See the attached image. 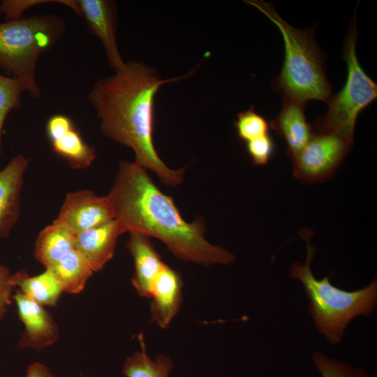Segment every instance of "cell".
<instances>
[{
	"label": "cell",
	"mask_w": 377,
	"mask_h": 377,
	"mask_svg": "<svg viewBox=\"0 0 377 377\" xmlns=\"http://www.w3.org/2000/svg\"><path fill=\"white\" fill-rule=\"evenodd\" d=\"M124 232H138L163 242L179 259L202 265H228L235 256L209 242L201 218L186 221L170 196L135 162L121 161L106 195Z\"/></svg>",
	"instance_id": "1"
},
{
	"label": "cell",
	"mask_w": 377,
	"mask_h": 377,
	"mask_svg": "<svg viewBox=\"0 0 377 377\" xmlns=\"http://www.w3.org/2000/svg\"><path fill=\"white\" fill-rule=\"evenodd\" d=\"M57 3L71 8L79 15V10L75 0H3L0 2V14L3 15L6 21L17 20L29 8L42 3Z\"/></svg>",
	"instance_id": "24"
},
{
	"label": "cell",
	"mask_w": 377,
	"mask_h": 377,
	"mask_svg": "<svg viewBox=\"0 0 377 377\" xmlns=\"http://www.w3.org/2000/svg\"><path fill=\"white\" fill-rule=\"evenodd\" d=\"M306 234V256L304 264L290 267V276L301 281L310 300V313L317 330L332 344L339 343L349 323L359 316H369L377 304V283L355 291L333 286L328 277L316 278L311 269L314 248Z\"/></svg>",
	"instance_id": "4"
},
{
	"label": "cell",
	"mask_w": 377,
	"mask_h": 377,
	"mask_svg": "<svg viewBox=\"0 0 377 377\" xmlns=\"http://www.w3.org/2000/svg\"><path fill=\"white\" fill-rule=\"evenodd\" d=\"M182 287L179 274L166 264L151 286L148 298L152 320L163 329L168 328L179 310Z\"/></svg>",
	"instance_id": "12"
},
{
	"label": "cell",
	"mask_w": 377,
	"mask_h": 377,
	"mask_svg": "<svg viewBox=\"0 0 377 377\" xmlns=\"http://www.w3.org/2000/svg\"><path fill=\"white\" fill-rule=\"evenodd\" d=\"M356 15L343 44L347 79L341 90L327 102L328 110L314 122L316 133L337 135L353 145L355 123L360 112L377 98V84L362 68L357 54Z\"/></svg>",
	"instance_id": "6"
},
{
	"label": "cell",
	"mask_w": 377,
	"mask_h": 377,
	"mask_svg": "<svg viewBox=\"0 0 377 377\" xmlns=\"http://www.w3.org/2000/svg\"><path fill=\"white\" fill-rule=\"evenodd\" d=\"M50 143L54 152L73 169L87 168L96 158L94 147L84 140L75 126Z\"/></svg>",
	"instance_id": "19"
},
{
	"label": "cell",
	"mask_w": 377,
	"mask_h": 377,
	"mask_svg": "<svg viewBox=\"0 0 377 377\" xmlns=\"http://www.w3.org/2000/svg\"><path fill=\"white\" fill-rule=\"evenodd\" d=\"M45 269L51 272L63 291L71 294L80 293L94 272L86 260L75 249Z\"/></svg>",
	"instance_id": "18"
},
{
	"label": "cell",
	"mask_w": 377,
	"mask_h": 377,
	"mask_svg": "<svg viewBox=\"0 0 377 377\" xmlns=\"http://www.w3.org/2000/svg\"><path fill=\"white\" fill-rule=\"evenodd\" d=\"M79 15L84 18L89 31L98 38L111 68L117 71L126 63L117 43V8L112 1L75 0Z\"/></svg>",
	"instance_id": "9"
},
{
	"label": "cell",
	"mask_w": 377,
	"mask_h": 377,
	"mask_svg": "<svg viewBox=\"0 0 377 377\" xmlns=\"http://www.w3.org/2000/svg\"><path fill=\"white\" fill-rule=\"evenodd\" d=\"M124 233L114 219L103 225L75 235V249L86 260L92 271H100L110 260L118 237Z\"/></svg>",
	"instance_id": "13"
},
{
	"label": "cell",
	"mask_w": 377,
	"mask_h": 377,
	"mask_svg": "<svg viewBox=\"0 0 377 377\" xmlns=\"http://www.w3.org/2000/svg\"><path fill=\"white\" fill-rule=\"evenodd\" d=\"M188 73L162 79L156 71L138 61L96 82L88 95L100 120L103 135L131 148L135 163L156 173L162 183L176 186L182 183L185 168H170L159 157L153 142L154 101L161 87L177 82Z\"/></svg>",
	"instance_id": "2"
},
{
	"label": "cell",
	"mask_w": 377,
	"mask_h": 377,
	"mask_svg": "<svg viewBox=\"0 0 377 377\" xmlns=\"http://www.w3.org/2000/svg\"><path fill=\"white\" fill-rule=\"evenodd\" d=\"M238 137L246 142L269 134V123L253 107L237 114L234 122Z\"/></svg>",
	"instance_id": "22"
},
{
	"label": "cell",
	"mask_w": 377,
	"mask_h": 377,
	"mask_svg": "<svg viewBox=\"0 0 377 377\" xmlns=\"http://www.w3.org/2000/svg\"><path fill=\"white\" fill-rule=\"evenodd\" d=\"M306 104L283 98L281 111L269 123V126L283 140L290 158L307 144L315 133L306 118Z\"/></svg>",
	"instance_id": "14"
},
{
	"label": "cell",
	"mask_w": 377,
	"mask_h": 377,
	"mask_svg": "<svg viewBox=\"0 0 377 377\" xmlns=\"http://www.w3.org/2000/svg\"><path fill=\"white\" fill-rule=\"evenodd\" d=\"M10 276L8 268L0 262V319L3 318L11 304L12 290L14 287L10 281Z\"/></svg>",
	"instance_id": "26"
},
{
	"label": "cell",
	"mask_w": 377,
	"mask_h": 377,
	"mask_svg": "<svg viewBox=\"0 0 377 377\" xmlns=\"http://www.w3.org/2000/svg\"><path fill=\"white\" fill-rule=\"evenodd\" d=\"M126 247L134 262L132 284L138 295L149 297L151 286L165 263L155 249L150 237L145 235L130 232Z\"/></svg>",
	"instance_id": "15"
},
{
	"label": "cell",
	"mask_w": 377,
	"mask_h": 377,
	"mask_svg": "<svg viewBox=\"0 0 377 377\" xmlns=\"http://www.w3.org/2000/svg\"><path fill=\"white\" fill-rule=\"evenodd\" d=\"M26 377H54L45 364L40 362L31 364L26 372Z\"/></svg>",
	"instance_id": "28"
},
{
	"label": "cell",
	"mask_w": 377,
	"mask_h": 377,
	"mask_svg": "<svg viewBox=\"0 0 377 377\" xmlns=\"http://www.w3.org/2000/svg\"><path fill=\"white\" fill-rule=\"evenodd\" d=\"M114 219L106 196L89 190L67 194L56 220L65 224L75 235Z\"/></svg>",
	"instance_id": "8"
},
{
	"label": "cell",
	"mask_w": 377,
	"mask_h": 377,
	"mask_svg": "<svg viewBox=\"0 0 377 377\" xmlns=\"http://www.w3.org/2000/svg\"><path fill=\"white\" fill-rule=\"evenodd\" d=\"M140 350L126 357L122 373L126 377H169L172 370V360L159 355L153 360L147 353L143 336L140 335Z\"/></svg>",
	"instance_id": "20"
},
{
	"label": "cell",
	"mask_w": 377,
	"mask_h": 377,
	"mask_svg": "<svg viewBox=\"0 0 377 377\" xmlns=\"http://www.w3.org/2000/svg\"><path fill=\"white\" fill-rule=\"evenodd\" d=\"M352 145L330 133H314L292 158L293 174L305 182H318L332 176L347 156Z\"/></svg>",
	"instance_id": "7"
},
{
	"label": "cell",
	"mask_w": 377,
	"mask_h": 377,
	"mask_svg": "<svg viewBox=\"0 0 377 377\" xmlns=\"http://www.w3.org/2000/svg\"><path fill=\"white\" fill-rule=\"evenodd\" d=\"M256 8L280 31L285 57L274 87L283 98L306 103L309 100L328 102L332 96L325 73L324 54L314 39L313 29H299L283 20L272 3L260 0L244 1Z\"/></svg>",
	"instance_id": "3"
},
{
	"label": "cell",
	"mask_w": 377,
	"mask_h": 377,
	"mask_svg": "<svg viewBox=\"0 0 377 377\" xmlns=\"http://www.w3.org/2000/svg\"><path fill=\"white\" fill-rule=\"evenodd\" d=\"M16 303L24 331L19 346L40 350L54 344L59 337V329L44 306L38 304L20 290L12 295Z\"/></svg>",
	"instance_id": "10"
},
{
	"label": "cell",
	"mask_w": 377,
	"mask_h": 377,
	"mask_svg": "<svg viewBox=\"0 0 377 377\" xmlns=\"http://www.w3.org/2000/svg\"><path fill=\"white\" fill-rule=\"evenodd\" d=\"M66 24L55 14L21 17L0 23V68L20 81L34 98L40 90L36 79L39 56L64 34Z\"/></svg>",
	"instance_id": "5"
},
{
	"label": "cell",
	"mask_w": 377,
	"mask_h": 377,
	"mask_svg": "<svg viewBox=\"0 0 377 377\" xmlns=\"http://www.w3.org/2000/svg\"><path fill=\"white\" fill-rule=\"evenodd\" d=\"M75 234L64 223L54 220L39 233L35 244L36 259L48 267L75 249Z\"/></svg>",
	"instance_id": "16"
},
{
	"label": "cell",
	"mask_w": 377,
	"mask_h": 377,
	"mask_svg": "<svg viewBox=\"0 0 377 377\" xmlns=\"http://www.w3.org/2000/svg\"><path fill=\"white\" fill-rule=\"evenodd\" d=\"M29 160L14 156L0 170V238L7 237L20 214V196Z\"/></svg>",
	"instance_id": "11"
},
{
	"label": "cell",
	"mask_w": 377,
	"mask_h": 377,
	"mask_svg": "<svg viewBox=\"0 0 377 377\" xmlns=\"http://www.w3.org/2000/svg\"><path fill=\"white\" fill-rule=\"evenodd\" d=\"M24 91H26V89L20 81L3 75L0 71V155L3 151L2 133L4 122L11 110L21 107V95Z\"/></svg>",
	"instance_id": "21"
},
{
	"label": "cell",
	"mask_w": 377,
	"mask_h": 377,
	"mask_svg": "<svg viewBox=\"0 0 377 377\" xmlns=\"http://www.w3.org/2000/svg\"><path fill=\"white\" fill-rule=\"evenodd\" d=\"M312 362L322 377H367L364 369L346 364L320 352L313 353Z\"/></svg>",
	"instance_id": "23"
},
{
	"label": "cell",
	"mask_w": 377,
	"mask_h": 377,
	"mask_svg": "<svg viewBox=\"0 0 377 377\" xmlns=\"http://www.w3.org/2000/svg\"><path fill=\"white\" fill-rule=\"evenodd\" d=\"M246 148L255 165H264L268 163L272 156L274 145L272 138L267 134L246 142Z\"/></svg>",
	"instance_id": "25"
},
{
	"label": "cell",
	"mask_w": 377,
	"mask_h": 377,
	"mask_svg": "<svg viewBox=\"0 0 377 377\" xmlns=\"http://www.w3.org/2000/svg\"><path fill=\"white\" fill-rule=\"evenodd\" d=\"M74 126L73 121L65 114L51 116L46 124V133L50 142L57 139Z\"/></svg>",
	"instance_id": "27"
},
{
	"label": "cell",
	"mask_w": 377,
	"mask_h": 377,
	"mask_svg": "<svg viewBox=\"0 0 377 377\" xmlns=\"http://www.w3.org/2000/svg\"><path fill=\"white\" fill-rule=\"evenodd\" d=\"M10 281L13 287H19L22 293L42 306H56L63 291L47 269L33 276L25 270H20L11 274Z\"/></svg>",
	"instance_id": "17"
}]
</instances>
